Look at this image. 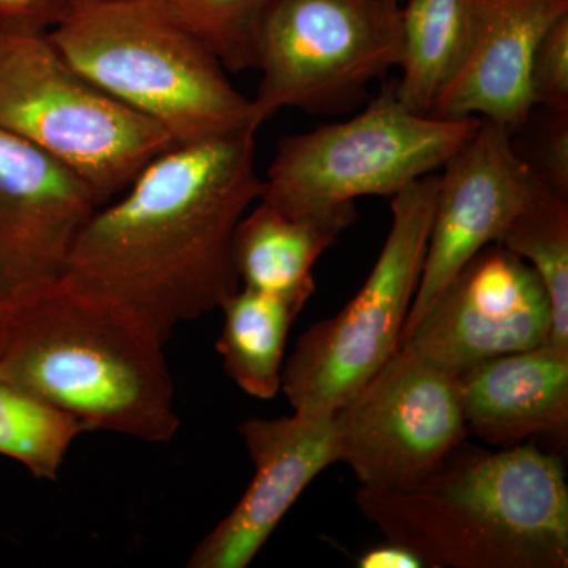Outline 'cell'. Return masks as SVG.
Segmentation results:
<instances>
[{
    "label": "cell",
    "mask_w": 568,
    "mask_h": 568,
    "mask_svg": "<svg viewBox=\"0 0 568 568\" xmlns=\"http://www.w3.org/2000/svg\"><path fill=\"white\" fill-rule=\"evenodd\" d=\"M256 133L174 144L78 231L62 276L156 339L241 287L235 227L261 197Z\"/></svg>",
    "instance_id": "6da1fadb"
},
{
    "label": "cell",
    "mask_w": 568,
    "mask_h": 568,
    "mask_svg": "<svg viewBox=\"0 0 568 568\" xmlns=\"http://www.w3.org/2000/svg\"><path fill=\"white\" fill-rule=\"evenodd\" d=\"M540 110L514 134L515 149L544 190L568 197V112Z\"/></svg>",
    "instance_id": "7402d4cb"
},
{
    "label": "cell",
    "mask_w": 568,
    "mask_h": 568,
    "mask_svg": "<svg viewBox=\"0 0 568 568\" xmlns=\"http://www.w3.org/2000/svg\"><path fill=\"white\" fill-rule=\"evenodd\" d=\"M216 351L227 376L245 394L274 399L282 390L284 349L297 313L272 295L239 287L223 305Z\"/></svg>",
    "instance_id": "ac0fdd59"
},
{
    "label": "cell",
    "mask_w": 568,
    "mask_h": 568,
    "mask_svg": "<svg viewBox=\"0 0 568 568\" xmlns=\"http://www.w3.org/2000/svg\"><path fill=\"white\" fill-rule=\"evenodd\" d=\"M339 462L361 487L416 484L466 440L458 376L403 346L334 414Z\"/></svg>",
    "instance_id": "9c48e42d"
},
{
    "label": "cell",
    "mask_w": 568,
    "mask_h": 568,
    "mask_svg": "<svg viewBox=\"0 0 568 568\" xmlns=\"http://www.w3.org/2000/svg\"><path fill=\"white\" fill-rule=\"evenodd\" d=\"M465 62L428 115L488 119L515 134L532 112L529 70L541 37L568 14V0H473Z\"/></svg>",
    "instance_id": "5bb4252c"
},
{
    "label": "cell",
    "mask_w": 568,
    "mask_h": 568,
    "mask_svg": "<svg viewBox=\"0 0 568 568\" xmlns=\"http://www.w3.org/2000/svg\"><path fill=\"white\" fill-rule=\"evenodd\" d=\"M73 2H80V0H73Z\"/></svg>",
    "instance_id": "83f0119b"
},
{
    "label": "cell",
    "mask_w": 568,
    "mask_h": 568,
    "mask_svg": "<svg viewBox=\"0 0 568 568\" xmlns=\"http://www.w3.org/2000/svg\"><path fill=\"white\" fill-rule=\"evenodd\" d=\"M402 3L268 0L257 39L261 125L282 110L339 112L398 67Z\"/></svg>",
    "instance_id": "ba28073f"
},
{
    "label": "cell",
    "mask_w": 568,
    "mask_h": 568,
    "mask_svg": "<svg viewBox=\"0 0 568 568\" xmlns=\"http://www.w3.org/2000/svg\"><path fill=\"white\" fill-rule=\"evenodd\" d=\"M204 44L231 73L257 69V39L268 0H151Z\"/></svg>",
    "instance_id": "44dd1931"
},
{
    "label": "cell",
    "mask_w": 568,
    "mask_h": 568,
    "mask_svg": "<svg viewBox=\"0 0 568 568\" xmlns=\"http://www.w3.org/2000/svg\"><path fill=\"white\" fill-rule=\"evenodd\" d=\"M342 226L305 222L257 201L235 227L234 267L244 287L272 295L301 313L315 293L316 261Z\"/></svg>",
    "instance_id": "2e32d148"
},
{
    "label": "cell",
    "mask_w": 568,
    "mask_h": 568,
    "mask_svg": "<svg viewBox=\"0 0 568 568\" xmlns=\"http://www.w3.org/2000/svg\"><path fill=\"white\" fill-rule=\"evenodd\" d=\"M361 568H426L424 560L413 549L387 540V544L369 548L357 560Z\"/></svg>",
    "instance_id": "d4e9b609"
},
{
    "label": "cell",
    "mask_w": 568,
    "mask_h": 568,
    "mask_svg": "<svg viewBox=\"0 0 568 568\" xmlns=\"http://www.w3.org/2000/svg\"><path fill=\"white\" fill-rule=\"evenodd\" d=\"M549 332L544 283L525 260L493 244L463 267L403 346L458 376L497 355L544 345Z\"/></svg>",
    "instance_id": "8fae6325"
},
{
    "label": "cell",
    "mask_w": 568,
    "mask_h": 568,
    "mask_svg": "<svg viewBox=\"0 0 568 568\" xmlns=\"http://www.w3.org/2000/svg\"><path fill=\"white\" fill-rule=\"evenodd\" d=\"M478 125V118L437 119L407 110L390 82L349 121L280 140L260 201L291 219L347 230L357 220V197H392L435 173Z\"/></svg>",
    "instance_id": "5b68a950"
},
{
    "label": "cell",
    "mask_w": 568,
    "mask_h": 568,
    "mask_svg": "<svg viewBox=\"0 0 568 568\" xmlns=\"http://www.w3.org/2000/svg\"><path fill=\"white\" fill-rule=\"evenodd\" d=\"M355 503L387 540L432 568H567L562 462L532 446L455 448L409 487H361Z\"/></svg>",
    "instance_id": "3957f363"
},
{
    "label": "cell",
    "mask_w": 568,
    "mask_h": 568,
    "mask_svg": "<svg viewBox=\"0 0 568 568\" xmlns=\"http://www.w3.org/2000/svg\"><path fill=\"white\" fill-rule=\"evenodd\" d=\"M88 429L47 399L0 376V455L39 480H58L71 444Z\"/></svg>",
    "instance_id": "d6986e66"
},
{
    "label": "cell",
    "mask_w": 568,
    "mask_h": 568,
    "mask_svg": "<svg viewBox=\"0 0 568 568\" xmlns=\"http://www.w3.org/2000/svg\"><path fill=\"white\" fill-rule=\"evenodd\" d=\"M458 387L467 429L485 443L567 435L568 351L551 343L470 366Z\"/></svg>",
    "instance_id": "9a60e30c"
},
{
    "label": "cell",
    "mask_w": 568,
    "mask_h": 568,
    "mask_svg": "<svg viewBox=\"0 0 568 568\" xmlns=\"http://www.w3.org/2000/svg\"><path fill=\"white\" fill-rule=\"evenodd\" d=\"M73 0H0V31L50 32Z\"/></svg>",
    "instance_id": "cb8c5ba5"
},
{
    "label": "cell",
    "mask_w": 568,
    "mask_h": 568,
    "mask_svg": "<svg viewBox=\"0 0 568 568\" xmlns=\"http://www.w3.org/2000/svg\"><path fill=\"white\" fill-rule=\"evenodd\" d=\"M254 465L248 488L193 549L190 568H245L298 496L325 467L339 462L334 416L250 418L241 425Z\"/></svg>",
    "instance_id": "7c38bea8"
},
{
    "label": "cell",
    "mask_w": 568,
    "mask_h": 568,
    "mask_svg": "<svg viewBox=\"0 0 568 568\" xmlns=\"http://www.w3.org/2000/svg\"><path fill=\"white\" fill-rule=\"evenodd\" d=\"M534 108L568 112V14L541 37L529 70Z\"/></svg>",
    "instance_id": "603a6c76"
},
{
    "label": "cell",
    "mask_w": 568,
    "mask_h": 568,
    "mask_svg": "<svg viewBox=\"0 0 568 568\" xmlns=\"http://www.w3.org/2000/svg\"><path fill=\"white\" fill-rule=\"evenodd\" d=\"M383 2L402 3L403 0H383Z\"/></svg>",
    "instance_id": "4316f807"
},
{
    "label": "cell",
    "mask_w": 568,
    "mask_h": 568,
    "mask_svg": "<svg viewBox=\"0 0 568 568\" xmlns=\"http://www.w3.org/2000/svg\"><path fill=\"white\" fill-rule=\"evenodd\" d=\"M2 325H3V297L0 295V338H2Z\"/></svg>",
    "instance_id": "484cf974"
},
{
    "label": "cell",
    "mask_w": 568,
    "mask_h": 568,
    "mask_svg": "<svg viewBox=\"0 0 568 568\" xmlns=\"http://www.w3.org/2000/svg\"><path fill=\"white\" fill-rule=\"evenodd\" d=\"M163 343L62 275L3 295L0 376L81 422L170 443L181 420Z\"/></svg>",
    "instance_id": "7a4b0ae2"
},
{
    "label": "cell",
    "mask_w": 568,
    "mask_h": 568,
    "mask_svg": "<svg viewBox=\"0 0 568 568\" xmlns=\"http://www.w3.org/2000/svg\"><path fill=\"white\" fill-rule=\"evenodd\" d=\"M499 245L525 260L544 283L551 305L548 343L568 351V197L538 193Z\"/></svg>",
    "instance_id": "ffe728a7"
},
{
    "label": "cell",
    "mask_w": 568,
    "mask_h": 568,
    "mask_svg": "<svg viewBox=\"0 0 568 568\" xmlns=\"http://www.w3.org/2000/svg\"><path fill=\"white\" fill-rule=\"evenodd\" d=\"M0 126L80 175L104 204L174 145L74 69L48 32L0 31Z\"/></svg>",
    "instance_id": "8992f818"
},
{
    "label": "cell",
    "mask_w": 568,
    "mask_h": 568,
    "mask_svg": "<svg viewBox=\"0 0 568 568\" xmlns=\"http://www.w3.org/2000/svg\"><path fill=\"white\" fill-rule=\"evenodd\" d=\"M103 201L80 175L0 126V295L62 275Z\"/></svg>",
    "instance_id": "4fadbf2b"
},
{
    "label": "cell",
    "mask_w": 568,
    "mask_h": 568,
    "mask_svg": "<svg viewBox=\"0 0 568 568\" xmlns=\"http://www.w3.org/2000/svg\"><path fill=\"white\" fill-rule=\"evenodd\" d=\"M439 175L392 196V227L372 274L335 317L321 321L283 366L282 390L295 413L334 416L399 349L416 297L435 216Z\"/></svg>",
    "instance_id": "52a82bcc"
},
{
    "label": "cell",
    "mask_w": 568,
    "mask_h": 568,
    "mask_svg": "<svg viewBox=\"0 0 568 568\" xmlns=\"http://www.w3.org/2000/svg\"><path fill=\"white\" fill-rule=\"evenodd\" d=\"M443 168L424 271L399 347L463 267L485 246L500 244L519 213L544 192L515 149L514 134L488 119H480L476 133Z\"/></svg>",
    "instance_id": "30bf717a"
},
{
    "label": "cell",
    "mask_w": 568,
    "mask_h": 568,
    "mask_svg": "<svg viewBox=\"0 0 568 568\" xmlns=\"http://www.w3.org/2000/svg\"><path fill=\"white\" fill-rule=\"evenodd\" d=\"M473 26V0H403L402 78L394 89L407 110L428 115L465 62Z\"/></svg>",
    "instance_id": "e0dca14e"
},
{
    "label": "cell",
    "mask_w": 568,
    "mask_h": 568,
    "mask_svg": "<svg viewBox=\"0 0 568 568\" xmlns=\"http://www.w3.org/2000/svg\"><path fill=\"white\" fill-rule=\"evenodd\" d=\"M48 33L74 69L162 125L174 144L260 130L253 100L151 0L71 2Z\"/></svg>",
    "instance_id": "277c9868"
}]
</instances>
